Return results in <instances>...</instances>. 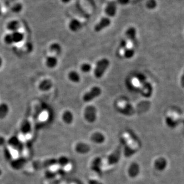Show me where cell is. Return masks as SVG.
Segmentation results:
<instances>
[{"mask_svg":"<svg viewBox=\"0 0 184 184\" xmlns=\"http://www.w3.org/2000/svg\"><path fill=\"white\" fill-rule=\"evenodd\" d=\"M110 65V61L108 58H103L99 60L96 63L94 75L96 78L100 79L101 78Z\"/></svg>","mask_w":184,"mask_h":184,"instance_id":"cell-1","label":"cell"},{"mask_svg":"<svg viewBox=\"0 0 184 184\" xmlns=\"http://www.w3.org/2000/svg\"><path fill=\"white\" fill-rule=\"evenodd\" d=\"M102 90L99 86H93L89 91L84 94L82 97V99L85 102H90L100 96Z\"/></svg>","mask_w":184,"mask_h":184,"instance_id":"cell-2","label":"cell"},{"mask_svg":"<svg viewBox=\"0 0 184 184\" xmlns=\"http://www.w3.org/2000/svg\"><path fill=\"white\" fill-rule=\"evenodd\" d=\"M117 10L118 4L115 1L109 2L104 8L105 14L109 18L114 17L116 15Z\"/></svg>","mask_w":184,"mask_h":184,"instance_id":"cell-3","label":"cell"},{"mask_svg":"<svg viewBox=\"0 0 184 184\" xmlns=\"http://www.w3.org/2000/svg\"><path fill=\"white\" fill-rule=\"evenodd\" d=\"M111 23L112 21L109 17L106 16L102 17L95 26L94 30L96 32H99L109 27L111 24Z\"/></svg>","mask_w":184,"mask_h":184,"instance_id":"cell-4","label":"cell"},{"mask_svg":"<svg viewBox=\"0 0 184 184\" xmlns=\"http://www.w3.org/2000/svg\"><path fill=\"white\" fill-rule=\"evenodd\" d=\"M97 110L93 105H88L85 109V119L90 121H94L96 117Z\"/></svg>","mask_w":184,"mask_h":184,"instance_id":"cell-5","label":"cell"},{"mask_svg":"<svg viewBox=\"0 0 184 184\" xmlns=\"http://www.w3.org/2000/svg\"><path fill=\"white\" fill-rule=\"evenodd\" d=\"M82 27V23L80 20L76 18H73L70 20L69 23L68 24V27L69 30L74 32L79 31L81 29Z\"/></svg>","mask_w":184,"mask_h":184,"instance_id":"cell-6","label":"cell"},{"mask_svg":"<svg viewBox=\"0 0 184 184\" xmlns=\"http://www.w3.org/2000/svg\"><path fill=\"white\" fill-rule=\"evenodd\" d=\"M45 64L49 69H53L56 67L58 64V58L57 56L52 54L48 56L46 58Z\"/></svg>","mask_w":184,"mask_h":184,"instance_id":"cell-7","label":"cell"},{"mask_svg":"<svg viewBox=\"0 0 184 184\" xmlns=\"http://www.w3.org/2000/svg\"><path fill=\"white\" fill-rule=\"evenodd\" d=\"M53 82L49 79H45L41 81L38 85V88L40 91L46 92L48 91L52 88Z\"/></svg>","mask_w":184,"mask_h":184,"instance_id":"cell-8","label":"cell"},{"mask_svg":"<svg viewBox=\"0 0 184 184\" xmlns=\"http://www.w3.org/2000/svg\"><path fill=\"white\" fill-rule=\"evenodd\" d=\"M21 27V25L19 22L16 20H13L9 22L6 25V28L11 32H15L18 31Z\"/></svg>","mask_w":184,"mask_h":184,"instance_id":"cell-9","label":"cell"},{"mask_svg":"<svg viewBox=\"0 0 184 184\" xmlns=\"http://www.w3.org/2000/svg\"><path fill=\"white\" fill-rule=\"evenodd\" d=\"M136 30L134 27H130L125 31L126 40L129 43H132L136 38Z\"/></svg>","mask_w":184,"mask_h":184,"instance_id":"cell-10","label":"cell"},{"mask_svg":"<svg viewBox=\"0 0 184 184\" xmlns=\"http://www.w3.org/2000/svg\"><path fill=\"white\" fill-rule=\"evenodd\" d=\"M9 106L6 103L2 102L0 104V119L5 118L9 113Z\"/></svg>","mask_w":184,"mask_h":184,"instance_id":"cell-11","label":"cell"},{"mask_svg":"<svg viewBox=\"0 0 184 184\" xmlns=\"http://www.w3.org/2000/svg\"><path fill=\"white\" fill-rule=\"evenodd\" d=\"M68 77L69 80L74 83H79L81 80L80 75L76 71H70L68 74Z\"/></svg>","mask_w":184,"mask_h":184,"instance_id":"cell-12","label":"cell"},{"mask_svg":"<svg viewBox=\"0 0 184 184\" xmlns=\"http://www.w3.org/2000/svg\"><path fill=\"white\" fill-rule=\"evenodd\" d=\"M12 33L14 44H19L22 42L24 40V34L21 32L18 31Z\"/></svg>","mask_w":184,"mask_h":184,"instance_id":"cell-13","label":"cell"},{"mask_svg":"<svg viewBox=\"0 0 184 184\" xmlns=\"http://www.w3.org/2000/svg\"><path fill=\"white\" fill-rule=\"evenodd\" d=\"M50 51L51 54L58 56L61 52V47L58 43H54L50 46Z\"/></svg>","mask_w":184,"mask_h":184,"instance_id":"cell-14","label":"cell"},{"mask_svg":"<svg viewBox=\"0 0 184 184\" xmlns=\"http://www.w3.org/2000/svg\"><path fill=\"white\" fill-rule=\"evenodd\" d=\"M134 50L132 48V47H128L123 50V55L126 58H132L134 55Z\"/></svg>","mask_w":184,"mask_h":184,"instance_id":"cell-15","label":"cell"},{"mask_svg":"<svg viewBox=\"0 0 184 184\" xmlns=\"http://www.w3.org/2000/svg\"><path fill=\"white\" fill-rule=\"evenodd\" d=\"M4 42L7 45H11L14 44L12 33L6 34L4 37Z\"/></svg>","mask_w":184,"mask_h":184,"instance_id":"cell-16","label":"cell"},{"mask_svg":"<svg viewBox=\"0 0 184 184\" xmlns=\"http://www.w3.org/2000/svg\"><path fill=\"white\" fill-rule=\"evenodd\" d=\"M92 69V65L88 62L84 63L80 66L81 71L84 73H89L91 71Z\"/></svg>","mask_w":184,"mask_h":184,"instance_id":"cell-17","label":"cell"},{"mask_svg":"<svg viewBox=\"0 0 184 184\" xmlns=\"http://www.w3.org/2000/svg\"><path fill=\"white\" fill-rule=\"evenodd\" d=\"M63 118L65 122H71L73 119L72 113L70 110H66L63 114Z\"/></svg>","mask_w":184,"mask_h":184,"instance_id":"cell-18","label":"cell"},{"mask_svg":"<svg viewBox=\"0 0 184 184\" xmlns=\"http://www.w3.org/2000/svg\"><path fill=\"white\" fill-rule=\"evenodd\" d=\"M157 6V3L156 0H148L146 3L147 8L149 9H153Z\"/></svg>","mask_w":184,"mask_h":184,"instance_id":"cell-19","label":"cell"},{"mask_svg":"<svg viewBox=\"0 0 184 184\" xmlns=\"http://www.w3.org/2000/svg\"><path fill=\"white\" fill-rule=\"evenodd\" d=\"M31 128V125L29 121H25L22 125L21 129L23 132H25L30 130Z\"/></svg>","mask_w":184,"mask_h":184,"instance_id":"cell-20","label":"cell"},{"mask_svg":"<svg viewBox=\"0 0 184 184\" xmlns=\"http://www.w3.org/2000/svg\"><path fill=\"white\" fill-rule=\"evenodd\" d=\"M22 8H23V7H22L21 4L18 3V4L14 5L13 7H12V10L14 12L18 13L20 12H21Z\"/></svg>","mask_w":184,"mask_h":184,"instance_id":"cell-21","label":"cell"},{"mask_svg":"<svg viewBox=\"0 0 184 184\" xmlns=\"http://www.w3.org/2000/svg\"><path fill=\"white\" fill-rule=\"evenodd\" d=\"M116 1L117 2L118 4L122 6H125V5H127L129 3L130 0H116Z\"/></svg>","mask_w":184,"mask_h":184,"instance_id":"cell-22","label":"cell"},{"mask_svg":"<svg viewBox=\"0 0 184 184\" xmlns=\"http://www.w3.org/2000/svg\"><path fill=\"white\" fill-rule=\"evenodd\" d=\"M4 139L3 138L1 137H0V146L2 145H3L4 144Z\"/></svg>","mask_w":184,"mask_h":184,"instance_id":"cell-23","label":"cell"},{"mask_svg":"<svg viewBox=\"0 0 184 184\" xmlns=\"http://www.w3.org/2000/svg\"><path fill=\"white\" fill-rule=\"evenodd\" d=\"M61 1L64 4H68L71 1V0H61Z\"/></svg>","mask_w":184,"mask_h":184,"instance_id":"cell-24","label":"cell"},{"mask_svg":"<svg viewBox=\"0 0 184 184\" xmlns=\"http://www.w3.org/2000/svg\"><path fill=\"white\" fill-rule=\"evenodd\" d=\"M3 60L1 56H0V69L3 66Z\"/></svg>","mask_w":184,"mask_h":184,"instance_id":"cell-25","label":"cell"},{"mask_svg":"<svg viewBox=\"0 0 184 184\" xmlns=\"http://www.w3.org/2000/svg\"><path fill=\"white\" fill-rule=\"evenodd\" d=\"M2 13V11H1V6H0V16L1 15Z\"/></svg>","mask_w":184,"mask_h":184,"instance_id":"cell-26","label":"cell"}]
</instances>
